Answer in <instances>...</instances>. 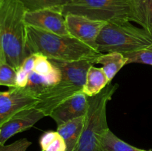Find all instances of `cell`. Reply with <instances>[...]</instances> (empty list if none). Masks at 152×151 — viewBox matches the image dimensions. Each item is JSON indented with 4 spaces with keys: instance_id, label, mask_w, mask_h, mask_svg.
Listing matches in <instances>:
<instances>
[{
    "instance_id": "6da1fadb",
    "label": "cell",
    "mask_w": 152,
    "mask_h": 151,
    "mask_svg": "<svg viewBox=\"0 0 152 151\" xmlns=\"http://www.w3.org/2000/svg\"><path fill=\"white\" fill-rule=\"evenodd\" d=\"M26 44L30 54H42L48 59L73 62L89 60L96 64L102 53L72 36H61L35 27H26Z\"/></svg>"
},
{
    "instance_id": "7a4b0ae2",
    "label": "cell",
    "mask_w": 152,
    "mask_h": 151,
    "mask_svg": "<svg viewBox=\"0 0 152 151\" xmlns=\"http://www.w3.org/2000/svg\"><path fill=\"white\" fill-rule=\"evenodd\" d=\"M25 12L18 0H2L0 4V38L6 62L16 70L31 55L26 44Z\"/></svg>"
},
{
    "instance_id": "3957f363",
    "label": "cell",
    "mask_w": 152,
    "mask_h": 151,
    "mask_svg": "<svg viewBox=\"0 0 152 151\" xmlns=\"http://www.w3.org/2000/svg\"><path fill=\"white\" fill-rule=\"evenodd\" d=\"M52 64L60 70L62 76L59 82L49 87L38 96L35 107L49 116L59 104L77 93H82L89 68L94 64L89 60L65 61L50 59Z\"/></svg>"
},
{
    "instance_id": "277c9868",
    "label": "cell",
    "mask_w": 152,
    "mask_h": 151,
    "mask_svg": "<svg viewBox=\"0 0 152 151\" xmlns=\"http://www.w3.org/2000/svg\"><path fill=\"white\" fill-rule=\"evenodd\" d=\"M151 44L152 36L129 21L107 22L96 39V50L101 53L125 54L142 50Z\"/></svg>"
},
{
    "instance_id": "5b68a950",
    "label": "cell",
    "mask_w": 152,
    "mask_h": 151,
    "mask_svg": "<svg viewBox=\"0 0 152 151\" xmlns=\"http://www.w3.org/2000/svg\"><path fill=\"white\" fill-rule=\"evenodd\" d=\"M118 87V84L110 83L96 96H88V108L84 129L74 151H103L100 142L101 136L109 130L107 123V105Z\"/></svg>"
},
{
    "instance_id": "8992f818",
    "label": "cell",
    "mask_w": 152,
    "mask_h": 151,
    "mask_svg": "<svg viewBox=\"0 0 152 151\" xmlns=\"http://www.w3.org/2000/svg\"><path fill=\"white\" fill-rule=\"evenodd\" d=\"M132 0H71L62 7L64 16L74 14L105 22H130Z\"/></svg>"
},
{
    "instance_id": "52a82bcc",
    "label": "cell",
    "mask_w": 152,
    "mask_h": 151,
    "mask_svg": "<svg viewBox=\"0 0 152 151\" xmlns=\"http://www.w3.org/2000/svg\"><path fill=\"white\" fill-rule=\"evenodd\" d=\"M38 99L25 87H10L0 91V127L15 114L23 110L35 107Z\"/></svg>"
},
{
    "instance_id": "ba28073f",
    "label": "cell",
    "mask_w": 152,
    "mask_h": 151,
    "mask_svg": "<svg viewBox=\"0 0 152 151\" xmlns=\"http://www.w3.org/2000/svg\"><path fill=\"white\" fill-rule=\"evenodd\" d=\"M62 9V7H52L33 11L26 10L25 24L58 35H70Z\"/></svg>"
},
{
    "instance_id": "9c48e42d",
    "label": "cell",
    "mask_w": 152,
    "mask_h": 151,
    "mask_svg": "<svg viewBox=\"0 0 152 151\" xmlns=\"http://www.w3.org/2000/svg\"><path fill=\"white\" fill-rule=\"evenodd\" d=\"M65 16L69 34L96 50V39L107 22L93 20L83 16L68 14Z\"/></svg>"
},
{
    "instance_id": "30bf717a",
    "label": "cell",
    "mask_w": 152,
    "mask_h": 151,
    "mask_svg": "<svg viewBox=\"0 0 152 151\" xmlns=\"http://www.w3.org/2000/svg\"><path fill=\"white\" fill-rule=\"evenodd\" d=\"M45 117L42 111L34 107L15 114L0 127V144H4L16 133L29 130L40 119Z\"/></svg>"
},
{
    "instance_id": "8fae6325",
    "label": "cell",
    "mask_w": 152,
    "mask_h": 151,
    "mask_svg": "<svg viewBox=\"0 0 152 151\" xmlns=\"http://www.w3.org/2000/svg\"><path fill=\"white\" fill-rule=\"evenodd\" d=\"M88 108V96L83 93H79L59 104L49 116L54 120L58 127L74 118L86 116Z\"/></svg>"
},
{
    "instance_id": "7c38bea8",
    "label": "cell",
    "mask_w": 152,
    "mask_h": 151,
    "mask_svg": "<svg viewBox=\"0 0 152 151\" xmlns=\"http://www.w3.org/2000/svg\"><path fill=\"white\" fill-rule=\"evenodd\" d=\"M61 76L60 70L56 67L53 72L48 75H41L32 71L28 77V84L25 88L33 96L38 98L49 87L57 84L60 81Z\"/></svg>"
},
{
    "instance_id": "4fadbf2b",
    "label": "cell",
    "mask_w": 152,
    "mask_h": 151,
    "mask_svg": "<svg viewBox=\"0 0 152 151\" xmlns=\"http://www.w3.org/2000/svg\"><path fill=\"white\" fill-rule=\"evenodd\" d=\"M85 121L86 116L80 117L57 127L56 131L65 141L67 151H74L76 150L84 129Z\"/></svg>"
},
{
    "instance_id": "5bb4252c",
    "label": "cell",
    "mask_w": 152,
    "mask_h": 151,
    "mask_svg": "<svg viewBox=\"0 0 152 151\" xmlns=\"http://www.w3.org/2000/svg\"><path fill=\"white\" fill-rule=\"evenodd\" d=\"M130 22L137 23L152 36V0H132Z\"/></svg>"
},
{
    "instance_id": "9a60e30c",
    "label": "cell",
    "mask_w": 152,
    "mask_h": 151,
    "mask_svg": "<svg viewBox=\"0 0 152 151\" xmlns=\"http://www.w3.org/2000/svg\"><path fill=\"white\" fill-rule=\"evenodd\" d=\"M108 84L110 83L102 68H96L93 65L88 71L86 83L82 93L89 97L95 96L99 94Z\"/></svg>"
},
{
    "instance_id": "2e32d148",
    "label": "cell",
    "mask_w": 152,
    "mask_h": 151,
    "mask_svg": "<svg viewBox=\"0 0 152 151\" xmlns=\"http://www.w3.org/2000/svg\"><path fill=\"white\" fill-rule=\"evenodd\" d=\"M128 59L121 53L111 52L102 53L96 59V64L102 65V70L105 72L108 81L111 83L116 74L127 65Z\"/></svg>"
},
{
    "instance_id": "e0dca14e",
    "label": "cell",
    "mask_w": 152,
    "mask_h": 151,
    "mask_svg": "<svg viewBox=\"0 0 152 151\" xmlns=\"http://www.w3.org/2000/svg\"><path fill=\"white\" fill-rule=\"evenodd\" d=\"M100 142L103 151H152L132 146L117 137L110 129L102 135Z\"/></svg>"
},
{
    "instance_id": "ac0fdd59",
    "label": "cell",
    "mask_w": 152,
    "mask_h": 151,
    "mask_svg": "<svg viewBox=\"0 0 152 151\" xmlns=\"http://www.w3.org/2000/svg\"><path fill=\"white\" fill-rule=\"evenodd\" d=\"M42 151H67L66 144L57 131L45 132L39 139Z\"/></svg>"
},
{
    "instance_id": "d6986e66",
    "label": "cell",
    "mask_w": 152,
    "mask_h": 151,
    "mask_svg": "<svg viewBox=\"0 0 152 151\" xmlns=\"http://www.w3.org/2000/svg\"><path fill=\"white\" fill-rule=\"evenodd\" d=\"M24 5L27 11L52 7H63L71 0H18Z\"/></svg>"
},
{
    "instance_id": "ffe728a7",
    "label": "cell",
    "mask_w": 152,
    "mask_h": 151,
    "mask_svg": "<svg viewBox=\"0 0 152 151\" xmlns=\"http://www.w3.org/2000/svg\"><path fill=\"white\" fill-rule=\"evenodd\" d=\"M123 55L127 58V64L140 63L152 66V44L142 50Z\"/></svg>"
},
{
    "instance_id": "44dd1931",
    "label": "cell",
    "mask_w": 152,
    "mask_h": 151,
    "mask_svg": "<svg viewBox=\"0 0 152 151\" xmlns=\"http://www.w3.org/2000/svg\"><path fill=\"white\" fill-rule=\"evenodd\" d=\"M0 85L16 87V70L6 62L0 65Z\"/></svg>"
},
{
    "instance_id": "7402d4cb",
    "label": "cell",
    "mask_w": 152,
    "mask_h": 151,
    "mask_svg": "<svg viewBox=\"0 0 152 151\" xmlns=\"http://www.w3.org/2000/svg\"><path fill=\"white\" fill-rule=\"evenodd\" d=\"M56 66L53 65L46 56L42 54H35V60L33 71L41 75H48L53 72Z\"/></svg>"
},
{
    "instance_id": "603a6c76",
    "label": "cell",
    "mask_w": 152,
    "mask_h": 151,
    "mask_svg": "<svg viewBox=\"0 0 152 151\" xmlns=\"http://www.w3.org/2000/svg\"><path fill=\"white\" fill-rule=\"evenodd\" d=\"M31 145L28 139H22L8 145L0 144V151H26Z\"/></svg>"
},
{
    "instance_id": "cb8c5ba5",
    "label": "cell",
    "mask_w": 152,
    "mask_h": 151,
    "mask_svg": "<svg viewBox=\"0 0 152 151\" xmlns=\"http://www.w3.org/2000/svg\"><path fill=\"white\" fill-rule=\"evenodd\" d=\"M6 59H5V55H4V50H3L2 44H1V38H0V65L3 63H5ZM7 63V62H6Z\"/></svg>"
},
{
    "instance_id": "d4e9b609",
    "label": "cell",
    "mask_w": 152,
    "mask_h": 151,
    "mask_svg": "<svg viewBox=\"0 0 152 151\" xmlns=\"http://www.w3.org/2000/svg\"><path fill=\"white\" fill-rule=\"evenodd\" d=\"M1 1H2V0H0V4H1Z\"/></svg>"
},
{
    "instance_id": "484cf974",
    "label": "cell",
    "mask_w": 152,
    "mask_h": 151,
    "mask_svg": "<svg viewBox=\"0 0 152 151\" xmlns=\"http://www.w3.org/2000/svg\"><path fill=\"white\" fill-rule=\"evenodd\" d=\"M41 151H42V150H41Z\"/></svg>"
}]
</instances>
